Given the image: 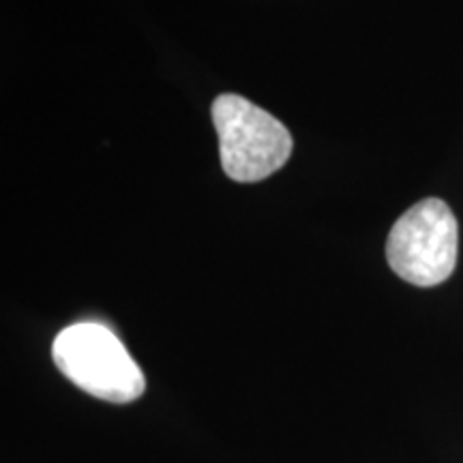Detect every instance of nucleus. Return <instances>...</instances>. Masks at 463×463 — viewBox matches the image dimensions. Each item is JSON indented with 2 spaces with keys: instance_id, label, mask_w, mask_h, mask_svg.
<instances>
[{
  "instance_id": "obj_1",
  "label": "nucleus",
  "mask_w": 463,
  "mask_h": 463,
  "mask_svg": "<svg viewBox=\"0 0 463 463\" xmlns=\"http://www.w3.org/2000/svg\"><path fill=\"white\" fill-rule=\"evenodd\" d=\"M58 372L78 389L109 403L136 402L146 378L106 324L78 322L56 335L52 345Z\"/></svg>"
},
{
  "instance_id": "obj_3",
  "label": "nucleus",
  "mask_w": 463,
  "mask_h": 463,
  "mask_svg": "<svg viewBox=\"0 0 463 463\" xmlns=\"http://www.w3.org/2000/svg\"><path fill=\"white\" fill-rule=\"evenodd\" d=\"M459 225L444 200L416 202L392 225L386 260L403 281L419 288L439 286L453 275Z\"/></svg>"
},
{
  "instance_id": "obj_2",
  "label": "nucleus",
  "mask_w": 463,
  "mask_h": 463,
  "mask_svg": "<svg viewBox=\"0 0 463 463\" xmlns=\"http://www.w3.org/2000/svg\"><path fill=\"white\" fill-rule=\"evenodd\" d=\"M223 172L236 183H258L281 170L292 155V136L273 114L245 97L219 95L213 103Z\"/></svg>"
}]
</instances>
